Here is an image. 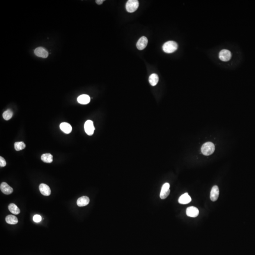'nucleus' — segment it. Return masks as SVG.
<instances>
[{
	"label": "nucleus",
	"instance_id": "2eb2a0df",
	"mask_svg": "<svg viewBox=\"0 0 255 255\" xmlns=\"http://www.w3.org/2000/svg\"><path fill=\"white\" fill-rule=\"evenodd\" d=\"M60 127L61 130L66 134H69L72 131V127L68 123H61L60 125Z\"/></svg>",
	"mask_w": 255,
	"mask_h": 255
},
{
	"label": "nucleus",
	"instance_id": "f3484780",
	"mask_svg": "<svg viewBox=\"0 0 255 255\" xmlns=\"http://www.w3.org/2000/svg\"><path fill=\"white\" fill-rule=\"evenodd\" d=\"M5 221L6 223L10 224H16L18 223V219L17 217L15 215H7L5 218Z\"/></svg>",
	"mask_w": 255,
	"mask_h": 255
},
{
	"label": "nucleus",
	"instance_id": "39448f33",
	"mask_svg": "<svg viewBox=\"0 0 255 255\" xmlns=\"http://www.w3.org/2000/svg\"><path fill=\"white\" fill-rule=\"evenodd\" d=\"M170 184L168 183H165L163 185L160 194V197L162 199H166L169 196L170 193Z\"/></svg>",
	"mask_w": 255,
	"mask_h": 255
},
{
	"label": "nucleus",
	"instance_id": "412c9836",
	"mask_svg": "<svg viewBox=\"0 0 255 255\" xmlns=\"http://www.w3.org/2000/svg\"><path fill=\"white\" fill-rule=\"evenodd\" d=\"M13 116V112L12 111L10 110H7L6 111H4L3 113V119L5 120H10L11 119L12 117Z\"/></svg>",
	"mask_w": 255,
	"mask_h": 255
},
{
	"label": "nucleus",
	"instance_id": "1a4fd4ad",
	"mask_svg": "<svg viewBox=\"0 0 255 255\" xmlns=\"http://www.w3.org/2000/svg\"><path fill=\"white\" fill-rule=\"evenodd\" d=\"M35 54L37 56L46 58L48 56L47 51L42 47H38L35 50Z\"/></svg>",
	"mask_w": 255,
	"mask_h": 255
},
{
	"label": "nucleus",
	"instance_id": "20e7f679",
	"mask_svg": "<svg viewBox=\"0 0 255 255\" xmlns=\"http://www.w3.org/2000/svg\"><path fill=\"white\" fill-rule=\"evenodd\" d=\"M84 129L86 134L89 136H92L94 134L95 130L93 122L91 120H88L86 121L84 124Z\"/></svg>",
	"mask_w": 255,
	"mask_h": 255
},
{
	"label": "nucleus",
	"instance_id": "4be33fe9",
	"mask_svg": "<svg viewBox=\"0 0 255 255\" xmlns=\"http://www.w3.org/2000/svg\"><path fill=\"white\" fill-rule=\"evenodd\" d=\"M14 148L15 150L18 151L25 148H26V145L23 142H17L14 144Z\"/></svg>",
	"mask_w": 255,
	"mask_h": 255
},
{
	"label": "nucleus",
	"instance_id": "f03ea898",
	"mask_svg": "<svg viewBox=\"0 0 255 255\" xmlns=\"http://www.w3.org/2000/svg\"><path fill=\"white\" fill-rule=\"evenodd\" d=\"M201 152L205 155H210L213 153L215 150V146L212 143L208 142L203 145L201 147Z\"/></svg>",
	"mask_w": 255,
	"mask_h": 255
},
{
	"label": "nucleus",
	"instance_id": "aec40b11",
	"mask_svg": "<svg viewBox=\"0 0 255 255\" xmlns=\"http://www.w3.org/2000/svg\"><path fill=\"white\" fill-rule=\"evenodd\" d=\"M41 160L46 163H51L53 161V156L51 154H44L41 156Z\"/></svg>",
	"mask_w": 255,
	"mask_h": 255
},
{
	"label": "nucleus",
	"instance_id": "4468645a",
	"mask_svg": "<svg viewBox=\"0 0 255 255\" xmlns=\"http://www.w3.org/2000/svg\"><path fill=\"white\" fill-rule=\"evenodd\" d=\"M90 199L87 196H83L79 198L77 201V204L79 207H82L88 205L89 203Z\"/></svg>",
	"mask_w": 255,
	"mask_h": 255
},
{
	"label": "nucleus",
	"instance_id": "5701e85b",
	"mask_svg": "<svg viewBox=\"0 0 255 255\" xmlns=\"http://www.w3.org/2000/svg\"><path fill=\"white\" fill-rule=\"evenodd\" d=\"M33 221L36 223H39L42 220L41 216L39 215H36L33 216Z\"/></svg>",
	"mask_w": 255,
	"mask_h": 255
},
{
	"label": "nucleus",
	"instance_id": "ddd939ff",
	"mask_svg": "<svg viewBox=\"0 0 255 255\" xmlns=\"http://www.w3.org/2000/svg\"><path fill=\"white\" fill-rule=\"evenodd\" d=\"M191 201V198L187 193L181 195L178 199V202L180 204H189Z\"/></svg>",
	"mask_w": 255,
	"mask_h": 255
},
{
	"label": "nucleus",
	"instance_id": "0eeeda50",
	"mask_svg": "<svg viewBox=\"0 0 255 255\" xmlns=\"http://www.w3.org/2000/svg\"><path fill=\"white\" fill-rule=\"evenodd\" d=\"M219 190L217 186L215 185L212 187V189L210 192V199L212 201H216L219 197Z\"/></svg>",
	"mask_w": 255,
	"mask_h": 255
},
{
	"label": "nucleus",
	"instance_id": "a211bd4d",
	"mask_svg": "<svg viewBox=\"0 0 255 255\" xmlns=\"http://www.w3.org/2000/svg\"><path fill=\"white\" fill-rule=\"evenodd\" d=\"M159 81V78L158 75L155 73L152 74L149 78V82L152 86H155L157 85Z\"/></svg>",
	"mask_w": 255,
	"mask_h": 255
},
{
	"label": "nucleus",
	"instance_id": "6e6552de",
	"mask_svg": "<svg viewBox=\"0 0 255 255\" xmlns=\"http://www.w3.org/2000/svg\"><path fill=\"white\" fill-rule=\"evenodd\" d=\"M148 43V38L145 36H142L137 43V47L139 50H143L146 47Z\"/></svg>",
	"mask_w": 255,
	"mask_h": 255
},
{
	"label": "nucleus",
	"instance_id": "9d476101",
	"mask_svg": "<svg viewBox=\"0 0 255 255\" xmlns=\"http://www.w3.org/2000/svg\"><path fill=\"white\" fill-rule=\"evenodd\" d=\"M0 189L1 192L6 195H10L13 191V188L5 182L1 183L0 186Z\"/></svg>",
	"mask_w": 255,
	"mask_h": 255
},
{
	"label": "nucleus",
	"instance_id": "f8f14e48",
	"mask_svg": "<svg viewBox=\"0 0 255 255\" xmlns=\"http://www.w3.org/2000/svg\"><path fill=\"white\" fill-rule=\"evenodd\" d=\"M39 188L40 192L42 195L45 196H48L51 194V191L50 187L47 185L42 183L39 185Z\"/></svg>",
	"mask_w": 255,
	"mask_h": 255
},
{
	"label": "nucleus",
	"instance_id": "9b49d317",
	"mask_svg": "<svg viewBox=\"0 0 255 255\" xmlns=\"http://www.w3.org/2000/svg\"><path fill=\"white\" fill-rule=\"evenodd\" d=\"M186 214L189 217H196L199 215V209L194 206H190L187 208Z\"/></svg>",
	"mask_w": 255,
	"mask_h": 255
},
{
	"label": "nucleus",
	"instance_id": "6ab92c4d",
	"mask_svg": "<svg viewBox=\"0 0 255 255\" xmlns=\"http://www.w3.org/2000/svg\"><path fill=\"white\" fill-rule=\"evenodd\" d=\"M8 208L9 211L14 215H18L20 213V209H19L18 206L13 203L10 204L8 206Z\"/></svg>",
	"mask_w": 255,
	"mask_h": 255
},
{
	"label": "nucleus",
	"instance_id": "7ed1b4c3",
	"mask_svg": "<svg viewBox=\"0 0 255 255\" xmlns=\"http://www.w3.org/2000/svg\"><path fill=\"white\" fill-rule=\"evenodd\" d=\"M139 6V2L137 0H129L126 4V9L129 13L135 12Z\"/></svg>",
	"mask_w": 255,
	"mask_h": 255
},
{
	"label": "nucleus",
	"instance_id": "b1692460",
	"mask_svg": "<svg viewBox=\"0 0 255 255\" xmlns=\"http://www.w3.org/2000/svg\"><path fill=\"white\" fill-rule=\"evenodd\" d=\"M6 165V162L5 159H4L3 157H0V166L1 167H4Z\"/></svg>",
	"mask_w": 255,
	"mask_h": 255
},
{
	"label": "nucleus",
	"instance_id": "423d86ee",
	"mask_svg": "<svg viewBox=\"0 0 255 255\" xmlns=\"http://www.w3.org/2000/svg\"><path fill=\"white\" fill-rule=\"evenodd\" d=\"M231 54L229 50L224 49L220 51L219 57L221 60L223 61H227L231 58Z\"/></svg>",
	"mask_w": 255,
	"mask_h": 255
},
{
	"label": "nucleus",
	"instance_id": "dca6fc26",
	"mask_svg": "<svg viewBox=\"0 0 255 255\" xmlns=\"http://www.w3.org/2000/svg\"><path fill=\"white\" fill-rule=\"evenodd\" d=\"M78 103L82 105H86L90 101V98L87 95H82L79 96L77 98Z\"/></svg>",
	"mask_w": 255,
	"mask_h": 255
},
{
	"label": "nucleus",
	"instance_id": "393cba45",
	"mask_svg": "<svg viewBox=\"0 0 255 255\" xmlns=\"http://www.w3.org/2000/svg\"><path fill=\"white\" fill-rule=\"evenodd\" d=\"M104 1V0H96L95 2H96V3L100 5V4H102L103 3Z\"/></svg>",
	"mask_w": 255,
	"mask_h": 255
},
{
	"label": "nucleus",
	"instance_id": "f257e3e1",
	"mask_svg": "<svg viewBox=\"0 0 255 255\" xmlns=\"http://www.w3.org/2000/svg\"><path fill=\"white\" fill-rule=\"evenodd\" d=\"M178 49V45L175 42L169 41L164 44L163 46V50L165 53L168 54L173 53L176 51Z\"/></svg>",
	"mask_w": 255,
	"mask_h": 255
}]
</instances>
